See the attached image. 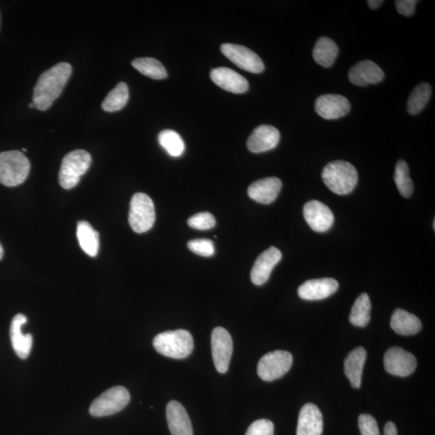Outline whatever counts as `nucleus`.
Masks as SVG:
<instances>
[{
  "mask_svg": "<svg viewBox=\"0 0 435 435\" xmlns=\"http://www.w3.org/2000/svg\"><path fill=\"white\" fill-rule=\"evenodd\" d=\"M383 3H384V1H382V0H369V1H368L369 8L373 10L380 8Z\"/></svg>",
  "mask_w": 435,
  "mask_h": 435,
  "instance_id": "39",
  "label": "nucleus"
},
{
  "mask_svg": "<svg viewBox=\"0 0 435 435\" xmlns=\"http://www.w3.org/2000/svg\"><path fill=\"white\" fill-rule=\"evenodd\" d=\"M129 98V86L125 83H120L109 92L102 103V108L107 112H118L125 107Z\"/></svg>",
  "mask_w": 435,
  "mask_h": 435,
  "instance_id": "27",
  "label": "nucleus"
},
{
  "mask_svg": "<svg viewBox=\"0 0 435 435\" xmlns=\"http://www.w3.org/2000/svg\"><path fill=\"white\" fill-rule=\"evenodd\" d=\"M359 428L362 435H380L376 419L369 414H361L359 417Z\"/></svg>",
  "mask_w": 435,
  "mask_h": 435,
  "instance_id": "36",
  "label": "nucleus"
},
{
  "mask_svg": "<svg viewBox=\"0 0 435 435\" xmlns=\"http://www.w3.org/2000/svg\"><path fill=\"white\" fill-rule=\"evenodd\" d=\"M280 132L271 125H260L249 137L247 146L253 153L267 152L277 147L280 141Z\"/></svg>",
  "mask_w": 435,
  "mask_h": 435,
  "instance_id": "15",
  "label": "nucleus"
},
{
  "mask_svg": "<svg viewBox=\"0 0 435 435\" xmlns=\"http://www.w3.org/2000/svg\"><path fill=\"white\" fill-rule=\"evenodd\" d=\"M339 54V48L333 40L323 37L317 40L313 57L318 65L325 68L333 66L336 57Z\"/></svg>",
  "mask_w": 435,
  "mask_h": 435,
  "instance_id": "25",
  "label": "nucleus"
},
{
  "mask_svg": "<svg viewBox=\"0 0 435 435\" xmlns=\"http://www.w3.org/2000/svg\"><path fill=\"white\" fill-rule=\"evenodd\" d=\"M315 109L325 120H338L349 113L351 104L344 96L327 94L317 98Z\"/></svg>",
  "mask_w": 435,
  "mask_h": 435,
  "instance_id": "12",
  "label": "nucleus"
},
{
  "mask_svg": "<svg viewBox=\"0 0 435 435\" xmlns=\"http://www.w3.org/2000/svg\"><path fill=\"white\" fill-rule=\"evenodd\" d=\"M384 78L385 73L382 69L369 60L358 62L348 73L350 82L357 86L379 83Z\"/></svg>",
  "mask_w": 435,
  "mask_h": 435,
  "instance_id": "17",
  "label": "nucleus"
},
{
  "mask_svg": "<svg viewBox=\"0 0 435 435\" xmlns=\"http://www.w3.org/2000/svg\"><path fill=\"white\" fill-rule=\"evenodd\" d=\"M282 188V182L277 178H266L258 180L249 185L248 196L262 204H270L277 198Z\"/></svg>",
  "mask_w": 435,
  "mask_h": 435,
  "instance_id": "19",
  "label": "nucleus"
},
{
  "mask_svg": "<svg viewBox=\"0 0 435 435\" xmlns=\"http://www.w3.org/2000/svg\"><path fill=\"white\" fill-rule=\"evenodd\" d=\"M384 435H398V429L392 422L386 423L384 428Z\"/></svg>",
  "mask_w": 435,
  "mask_h": 435,
  "instance_id": "38",
  "label": "nucleus"
},
{
  "mask_svg": "<svg viewBox=\"0 0 435 435\" xmlns=\"http://www.w3.org/2000/svg\"><path fill=\"white\" fill-rule=\"evenodd\" d=\"M132 65L144 76L155 80L165 79L168 76L166 68L158 61L152 57L137 58L133 60Z\"/></svg>",
  "mask_w": 435,
  "mask_h": 435,
  "instance_id": "29",
  "label": "nucleus"
},
{
  "mask_svg": "<svg viewBox=\"0 0 435 435\" xmlns=\"http://www.w3.org/2000/svg\"><path fill=\"white\" fill-rule=\"evenodd\" d=\"M384 364L387 373L405 377L414 372L417 359L413 354L401 347H394L385 352Z\"/></svg>",
  "mask_w": 435,
  "mask_h": 435,
  "instance_id": "11",
  "label": "nucleus"
},
{
  "mask_svg": "<svg viewBox=\"0 0 435 435\" xmlns=\"http://www.w3.org/2000/svg\"><path fill=\"white\" fill-rule=\"evenodd\" d=\"M77 236L80 247L91 257L97 256L100 250V234L86 221L78 224Z\"/></svg>",
  "mask_w": 435,
  "mask_h": 435,
  "instance_id": "26",
  "label": "nucleus"
},
{
  "mask_svg": "<svg viewBox=\"0 0 435 435\" xmlns=\"http://www.w3.org/2000/svg\"><path fill=\"white\" fill-rule=\"evenodd\" d=\"M322 178L333 193L346 195L352 192L358 182V173L349 162L335 161L325 166Z\"/></svg>",
  "mask_w": 435,
  "mask_h": 435,
  "instance_id": "2",
  "label": "nucleus"
},
{
  "mask_svg": "<svg viewBox=\"0 0 435 435\" xmlns=\"http://www.w3.org/2000/svg\"><path fill=\"white\" fill-rule=\"evenodd\" d=\"M156 214L154 203L146 194L137 193L130 203L129 221L137 233H144L153 228Z\"/></svg>",
  "mask_w": 435,
  "mask_h": 435,
  "instance_id": "6",
  "label": "nucleus"
},
{
  "mask_svg": "<svg viewBox=\"0 0 435 435\" xmlns=\"http://www.w3.org/2000/svg\"><path fill=\"white\" fill-rule=\"evenodd\" d=\"M211 349L216 370L219 373H227L233 352V341L227 330L220 327L213 330Z\"/></svg>",
  "mask_w": 435,
  "mask_h": 435,
  "instance_id": "10",
  "label": "nucleus"
},
{
  "mask_svg": "<svg viewBox=\"0 0 435 435\" xmlns=\"http://www.w3.org/2000/svg\"><path fill=\"white\" fill-rule=\"evenodd\" d=\"M274 425L269 420L260 419L248 427L245 435H274Z\"/></svg>",
  "mask_w": 435,
  "mask_h": 435,
  "instance_id": "35",
  "label": "nucleus"
},
{
  "mask_svg": "<svg viewBox=\"0 0 435 435\" xmlns=\"http://www.w3.org/2000/svg\"><path fill=\"white\" fill-rule=\"evenodd\" d=\"M130 398V393L124 387L111 388L91 403L90 414L97 417L115 414L126 407Z\"/></svg>",
  "mask_w": 435,
  "mask_h": 435,
  "instance_id": "7",
  "label": "nucleus"
},
{
  "mask_svg": "<svg viewBox=\"0 0 435 435\" xmlns=\"http://www.w3.org/2000/svg\"><path fill=\"white\" fill-rule=\"evenodd\" d=\"M221 52L232 63L243 71L253 74H260L264 71L263 61L256 53L245 46L224 44L221 45Z\"/></svg>",
  "mask_w": 435,
  "mask_h": 435,
  "instance_id": "9",
  "label": "nucleus"
},
{
  "mask_svg": "<svg viewBox=\"0 0 435 435\" xmlns=\"http://www.w3.org/2000/svg\"><path fill=\"white\" fill-rule=\"evenodd\" d=\"M158 141L167 153L173 158H178L184 153L185 143L181 136L175 131H162L159 134Z\"/></svg>",
  "mask_w": 435,
  "mask_h": 435,
  "instance_id": "31",
  "label": "nucleus"
},
{
  "mask_svg": "<svg viewBox=\"0 0 435 435\" xmlns=\"http://www.w3.org/2000/svg\"><path fill=\"white\" fill-rule=\"evenodd\" d=\"M72 73V66L61 62L40 75L33 90V103L39 111H46L60 96Z\"/></svg>",
  "mask_w": 435,
  "mask_h": 435,
  "instance_id": "1",
  "label": "nucleus"
},
{
  "mask_svg": "<svg viewBox=\"0 0 435 435\" xmlns=\"http://www.w3.org/2000/svg\"><path fill=\"white\" fill-rule=\"evenodd\" d=\"M27 323L25 315H16L10 327V336L13 349L21 359H25L31 352L33 346V336L30 334L24 335L22 332L23 325Z\"/></svg>",
  "mask_w": 435,
  "mask_h": 435,
  "instance_id": "22",
  "label": "nucleus"
},
{
  "mask_svg": "<svg viewBox=\"0 0 435 435\" xmlns=\"http://www.w3.org/2000/svg\"><path fill=\"white\" fill-rule=\"evenodd\" d=\"M166 419L171 435H194L190 417L181 403L176 401L168 403Z\"/></svg>",
  "mask_w": 435,
  "mask_h": 435,
  "instance_id": "20",
  "label": "nucleus"
},
{
  "mask_svg": "<svg viewBox=\"0 0 435 435\" xmlns=\"http://www.w3.org/2000/svg\"><path fill=\"white\" fill-rule=\"evenodd\" d=\"M190 250L201 257H212L214 254V243L210 240L199 239L188 243Z\"/></svg>",
  "mask_w": 435,
  "mask_h": 435,
  "instance_id": "34",
  "label": "nucleus"
},
{
  "mask_svg": "<svg viewBox=\"0 0 435 435\" xmlns=\"http://www.w3.org/2000/svg\"><path fill=\"white\" fill-rule=\"evenodd\" d=\"M323 414L318 406L308 403L301 408L297 428V435H322Z\"/></svg>",
  "mask_w": 435,
  "mask_h": 435,
  "instance_id": "21",
  "label": "nucleus"
},
{
  "mask_svg": "<svg viewBox=\"0 0 435 435\" xmlns=\"http://www.w3.org/2000/svg\"><path fill=\"white\" fill-rule=\"evenodd\" d=\"M3 256H4V248L1 245V243H0V260L3 258Z\"/></svg>",
  "mask_w": 435,
  "mask_h": 435,
  "instance_id": "40",
  "label": "nucleus"
},
{
  "mask_svg": "<svg viewBox=\"0 0 435 435\" xmlns=\"http://www.w3.org/2000/svg\"><path fill=\"white\" fill-rule=\"evenodd\" d=\"M366 359L367 352L362 347H356L345 359L344 373L353 388H359L361 386L363 369Z\"/></svg>",
  "mask_w": 435,
  "mask_h": 435,
  "instance_id": "23",
  "label": "nucleus"
},
{
  "mask_svg": "<svg viewBox=\"0 0 435 435\" xmlns=\"http://www.w3.org/2000/svg\"><path fill=\"white\" fill-rule=\"evenodd\" d=\"M339 283L333 278H322L306 282L298 289L301 298L318 301L327 298L337 291Z\"/></svg>",
  "mask_w": 435,
  "mask_h": 435,
  "instance_id": "18",
  "label": "nucleus"
},
{
  "mask_svg": "<svg viewBox=\"0 0 435 435\" xmlns=\"http://www.w3.org/2000/svg\"><path fill=\"white\" fill-rule=\"evenodd\" d=\"M371 307L369 296L367 294L359 295L352 306L350 323L358 327H366L371 318Z\"/></svg>",
  "mask_w": 435,
  "mask_h": 435,
  "instance_id": "28",
  "label": "nucleus"
},
{
  "mask_svg": "<svg viewBox=\"0 0 435 435\" xmlns=\"http://www.w3.org/2000/svg\"><path fill=\"white\" fill-rule=\"evenodd\" d=\"M216 221L212 214L201 212L188 219V225L196 230H209L216 226Z\"/></svg>",
  "mask_w": 435,
  "mask_h": 435,
  "instance_id": "33",
  "label": "nucleus"
},
{
  "mask_svg": "<svg viewBox=\"0 0 435 435\" xmlns=\"http://www.w3.org/2000/svg\"><path fill=\"white\" fill-rule=\"evenodd\" d=\"M29 108H35L34 103L33 102L30 104H29Z\"/></svg>",
  "mask_w": 435,
  "mask_h": 435,
  "instance_id": "41",
  "label": "nucleus"
},
{
  "mask_svg": "<svg viewBox=\"0 0 435 435\" xmlns=\"http://www.w3.org/2000/svg\"><path fill=\"white\" fill-rule=\"evenodd\" d=\"M432 94L431 86L423 83L417 86L409 98L407 103V111L409 114L414 115L420 113L431 100Z\"/></svg>",
  "mask_w": 435,
  "mask_h": 435,
  "instance_id": "30",
  "label": "nucleus"
},
{
  "mask_svg": "<svg viewBox=\"0 0 435 435\" xmlns=\"http://www.w3.org/2000/svg\"><path fill=\"white\" fill-rule=\"evenodd\" d=\"M390 325L394 332L402 335H416L422 329L420 319L402 309L394 311Z\"/></svg>",
  "mask_w": 435,
  "mask_h": 435,
  "instance_id": "24",
  "label": "nucleus"
},
{
  "mask_svg": "<svg viewBox=\"0 0 435 435\" xmlns=\"http://www.w3.org/2000/svg\"><path fill=\"white\" fill-rule=\"evenodd\" d=\"M153 344L156 352L162 356L177 359L188 357L194 349L192 335L185 330L158 334Z\"/></svg>",
  "mask_w": 435,
  "mask_h": 435,
  "instance_id": "3",
  "label": "nucleus"
},
{
  "mask_svg": "<svg viewBox=\"0 0 435 435\" xmlns=\"http://www.w3.org/2000/svg\"><path fill=\"white\" fill-rule=\"evenodd\" d=\"M306 221L312 230L325 232L332 227L335 221L334 214L324 203L312 200L306 203L303 209Z\"/></svg>",
  "mask_w": 435,
  "mask_h": 435,
  "instance_id": "13",
  "label": "nucleus"
},
{
  "mask_svg": "<svg viewBox=\"0 0 435 435\" xmlns=\"http://www.w3.org/2000/svg\"><path fill=\"white\" fill-rule=\"evenodd\" d=\"M416 0H398L395 2L398 13L405 16H411L414 13Z\"/></svg>",
  "mask_w": 435,
  "mask_h": 435,
  "instance_id": "37",
  "label": "nucleus"
},
{
  "mask_svg": "<svg viewBox=\"0 0 435 435\" xmlns=\"http://www.w3.org/2000/svg\"><path fill=\"white\" fill-rule=\"evenodd\" d=\"M23 151H25V152H26L27 149H23Z\"/></svg>",
  "mask_w": 435,
  "mask_h": 435,
  "instance_id": "42",
  "label": "nucleus"
},
{
  "mask_svg": "<svg viewBox=\"0 0 435 435\" xmlns=\"http://www.w3.org/2000/svg\"><path fill=\"white\" fill-rule=\"evenodd\" d=\"M293 364L291 354L286 351H275L266 354L260 359L257 373L265 381H272L286 375Z\"/></svg>",
  "mask_w": 435,
  "mask_h": 435,
  "instance_id": "8",
  "label": "nucleus"
},
{
  "mask_svg": "<svg viewBox=\"0 0 435 435\" xmlns=\"http://www.w3.org/2000/svg\"><path fill=\"white\" fill-rule=\"evenodd\" d=\"M394 181H395L399 193L404 198H410L413 195L414 183L410 177L408 164L403 160L398 161L395 173H394Z\"/></svg>",
  "mask_w": 435,
  "mask_h": 435,
  "instance_id": "32",
  "label": "nucleus"
},
{
  "mask_svg": "<svg viewBox=\"0 0 435 435\" xmlns=\"http://www.w3.org/2000/svg\"><path fill=\"white\" fill-rule=\"evenodd\" d=\"M91 164V156L85 150H74L63 158L59 172V183L66 190L79 184Z\"/></svg>",
  "mask_w": 435,
  "mask_h": 435,
  "instance_id": "5",
  "label": "nucleus"
},
{
  "mask_svg": "<svg viewBox=\"0 0 435 435\" xmlns=\"http://www.w3.org/2000/svg\"><path fill=\"white\" fill-rule=\"evenodd\" d=\"M211 79L220 88L233 94H243L249 88L247 79L229 68L219 67L212 69Z\"/></svg>",
  "mask_w": 435,
  "mask_h": 435,
  "instance_id": "16",
  "label": "nucleus"
},
{
  "mask_svg": "<svg viewBox=\"0 0 435 435\" xmlns=\"http://www.w3.org/2000/svg\"><path fill=\"white\" fill-rule=\"evenodd\" d=\"M30 170V163L20 151L0 153V183L14 187L24 182Z\"/></svg>",
  "mask_w": 435,
  "mask_h": 435,
  "instance_id": "4",
  "label": "nucleus"
},
{
  "mask_svg": "<svg viewBox=\"0 0 435 435\" xmlns=\"http://www.w3.org/2000/svg\"><path fill=\"white\" fill-rule=\"evenodd\" d=\"M282 254L279 249L270 247L261 253L253 267L251 279L254 285L262 286L269 279L271 272L279 263Z\"/></svg>",
  "mask_w": 435,
  "mask_h": 435,
  "instance_id": "14",
  "label": "nucleus"
}]
</instances>
